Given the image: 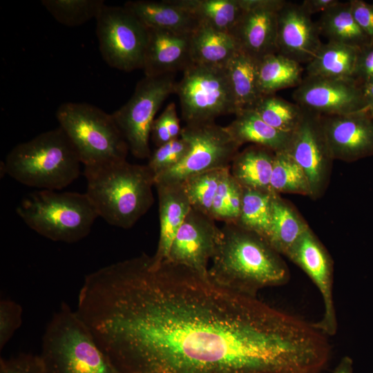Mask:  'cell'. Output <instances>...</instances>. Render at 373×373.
Returning <instances> with one entry per match:
<instances>
[{
    "instance_id": "9",
    "label": "cell",
    "mask_w": 373,
    "mask_h": 373,
    "mask_svg": "<svg viewBox=\"0 0 373 373\" xmlns=\"http://www.w3.org/2000/svg\"><path fill=\"white\" fill-rule=\"evenodd\" d=\"M176 84L173 74L144 76L127 102L111 113L135 157H150L149 138L155 115L166 98L175 93Z\"/></svg>"
},
{
    "instance_id": "6",
    "label": "cell",
    "mask_w": 373,
    "mask_h": 373,
    "mask_svg": "<svg viewBox=\"0 0 373 373\" xmlns=\"http://www.w3.org/2000/svg\"><path fill=\"white\" fill-rule=\"evenodd\" d=\"M17 214L34 231L55 242L75 243L90 232L98 214L87 195L38 189L26 195Z\"/></svg>"
},
{
    "instance_id": "19",
    "label": "cell",
    "mask_w": 373,
    "mask_h": 373,
    "mask_svg": "<svg viewBox=\"0 0 373 373\" xmlns=\"http://www.w3.org/2000/svg\"><path fill=\"white\" fill-rule=\"evenodd\" d=\"M148 28L149 37L142 70L156 77L182 70L192 64L191 34Z\"/></svg>"
},
{
    "instance_id": "13",
    "label": "cell",
    "mask_w": 373,
    "mask_h": 373,
    "mask_svg": "<svg viewBox=\"0 0 373 373\" xmlns=\"http://www.w3.org/2000/svg\"><path fill=\"white\" fill-rule=\"evenodd\" d=\"M285 256L307 274L321 294L324 313L314 326L327 336H334L338 321L333 296V262L327 249L309 228Z\"/></svg>"
},
{
    "instance_id": "7",
    "label": "cell",
    "mask_w": 373,
    "mask_h": 373,
    "mask_svg": "<svg viewBox=\"0 0 373 373\" xmlns=\"http://www.w3.org/2000/svg\"><path fill=\"white\" fill-rule=\"evenodd\" d=\"M59 127L84 166L126 160L128 144L112 114L85 102H64L56 111Z\"/></svg>"
},
{
    "instance_id": "17",
    "label": "cell",
    "mask_w": 373,
    "mask_h": 373,
    "mask_svg": "<svg viewBox=\"0 0 373 373\" xmlns=\"http://www.w3.org/2000/svg\"><path fill=\"white\" fill-rule=\"evenodd\" d=\"M321 123L332 159L353 162L373 155V119L367 111L321 115Z\"/></svg>"
},
{
    "instance_id": "38",
    "label": "cell",
    "mask_w": 373,
    "mask_h": 373,
    "mask_svg": "<svg viewBox=\"0 0 373 373\" xmlns=\"http://www.w3.org/2000/svg\"><path fill=\"white\" fill-rule=\"evenodd\" d=\"M22 323V307L15 301L2 298L0 300V350L12 338Z\"/></svg>"
},
{
    "instance_id": "36",
    "label": "cell",
    "mask_w": 373,
    "mask_h": 373,
    "mask_svg": "<svg viewBox=\"0 0 373 373\" xmlns=\"http://www.w3.org/2000/svg\"><path fill=\"white\" fill-rule=\"evenodd\" d=\"M242 189L227 169L219 183L215 195L211 217L216 221L236 223L240 213Z\"/></svg>"
},
{
    "instance_id": "22",
    "label": "cell",
    "mask_w": 373,
    "mask_h": 373,
    "mask_svg": "<svg viewBox=\"0 0 373 373\" xmlns=\"http://www.w3.org/2000/svg\"><path fill=\"white\" fill-rule=\"evenodd\" d=\"M235 115V119L225 127L239 144L242 146L245 143H252L275 153L286 150L291 133L271 127L252 108L242 109Z\"/></svg>"
},
{
    "instance_id": "45",
    "label": "cell",
    "mask_w": 373,
    "mask_h": 373,
    "mask_svg": "<svg viewBox=\"0 0 373 373\" xmlns=\"http://www.w3.org/2000/svg\"><path fill=\"white\" fill-rule=\"evenodd\" d=\"M362 90L367 105V112L373 119V82L364 85Z\"/></svg>"
},
{
    "instance_id": "29",
    "label": "cell",
    "mask_w": 373,
    "mask_h": 373,
    "mask_svg": "<svg viewBox=\"0 0 373 373\" xmlns=\"http://www.w3.org/2000/svg\"><path fill=\"white\" fill-rule=\"evenodd\" d=\"M357 52L355 48L328 41L307 64V75L352 79Z\"/></svg>"
},
{
    "instance_id": "23",
    "label": "cell",
    "mask_w": 373,
    "mask_h": 373,
    "mask_svg": "<svg viewBox=\"0 0 373 373\" xmlns=\"http://www.w3.org/2000/svg\"><path fill=\"white\" fill-rule=\"evenodd\" d=\"M275 152L258 145H252L234 157L230 172L242 187L270 191Z\"/></svg>"
},
{
    "instance_id": "41",
    "label": "cell",
    "mask_w": 373,
    "mask_h": 373,
    "mask_svg": "<svg viewBox=\"0 0 373 373\" xmlns=\"http://www.w3.org/2000/svg\"><path fill=\"white\" fill-rule=\"evenodd\" d=\"M352 14L361 28L373 38V3L362 0L349 1Z\"/></svg>"
},
{
    "instance_id": "25",
    "label": "cell",
    "mask_w": 373,
    "mask_h": 373,
    "mask_svg": "<svg viewBox=\"0 0 373 373\" xmlns=\"http://www.w3.org/2000/svg\"><path fill=\"white\" fill-rule=\"evenodd\" d=\"M316 24L320 34L329 41L360 49L373 41L355 21L350 1H338L322 12Z\"/></svg>"
},
{
    "instance_id": "40",
    "label": "cell",
    "mask_w": 373,
    "mask_h": 373,
    "mask_svg": "<svg viewBox=\"0 0 373 373\" xmlns=\"http://www.w3.org/2000/svg\"><path fill=\"white\" fill-rule=\"evenodd\" d=\"M352 79L361 88L373 82V41L358 49Z\"/></svg>"
},
{
    "instance_id": "4",
    "label": "cell",
    "mask_w": 373,
    "mask_h": 373,
    "mask_svg": "<svg viewBox=\"0 0 373 373\" xmlns=\"http://www.w3.org/2000/svg\"><path fill=\"white\" fill-rule=\"evenodd\" d=\"M81 164L73 144L59 126L15 146L3 166L4 173L23 185L59 191L78 178Z\"/></svg>"
},
{
    "instance_id": "12",
    "label": "cell",
    "mask_w": 373,
    "mask_h": 373,
    "mask_svg": "<svg viewBox=\"0 0 373 373\" xmlns=\"http://www.w3.org/2000/svg\"><path fill=\"white\" fill-rule=\"evenodd\" d=\"M293 98L301 108L322 116L367 111L362 88L352 79L306 75Z\"/></svg>"
},
{
    "instance_id": "21",
    "label": "cell",
    "mask_w": 373,
    "mask_h": 373,
    "mask_svg": "<svg viewBox=\"0 0 373 373\" xmlns=\"http://www.w3.org/2000/svg\"><path fill=\"white\" fill-rule=\"evenodd\" d=\"M123 6L149 28L191 34L200 26L191 14L173 3L171 0L128 1Z\"/></svg>"
},
{
    "instance_id": "27",
    "label": "cell",
    "mask_w": 373,
    "mask_h": 373,
    "mask_svg": "<svg viewBox=\"0 0 373 373\" xmlns=\"http://www.w3.org/2000/svg\"><path fill=\"white\" fill-rule=\"evenodd\" d=\"M191 14L200 25L231 33L244 11L242 0H171Z\"/></svg>"
},
{
    "instance_id": "28",
    "label": "cell",
    "mask_w": 373,
    "mask_h": 373,
    "mask_svg": "<svg viewBox=\"0 0 373 373\" xmlns=\"http://www.w3.org/2000/svg\"><path fill=\"white\" fill-rule=\"evenodd\" d=\"M309 226L287 202L274 193L271 226L267 242L280 254L285 255Z\"/></svg>"
},
{
    "instance_id": "10",
    "label": "cell",
    "mask_w": 373,
    "mask_h": 373,
    "mask_svg": "<svg viewBox=\"0 0 373 373\" xmlns=\"http://www.w3.org/2000/svg\"><path fill=\"white\" fill-rule=\"evenodd\" d=\"M180 136L188 142V153L177 165L156 175L155 184L181 182L195 174L230 168L241 146L215 122L186 124Z\"/></svg>"
},
{
    "instance_id": "31",
    "label": "cell",
    "mask_w": 373,
    "mask_h": 373,
    "mask_svg": "<svg viewBox=\"0 0 373 373\" xmlns=\"http://www.w3.org/2000/svg\"><path fill=\"white\" fill-rule=\"evenodd\" d=\"M242 189L240 213L236 224L267 241L271 226L273 192L246 187Z\"/></svg>"
},
{
    "instance_id": "18",
    "label": "cell",
    "mask_w": 373,
    "mask_h": 373,
    "mask_svg": "<svg viewBox=\"0 0 373 373\" xmlns=\"http://www.w3.org/2000/svg\"><path fill=\"white\" fill-rule=\"evenodd\" d=\"M316 23L300 5L285 1L278 12L276 53L308 64L323 44Z\"/></svg>"
},
{
    "instance_id": "35",
    "label": "cell",
    "mask_w": 373,
    "mask_h": 373,
    "mask_svg": "<svg viewBox=\"0 0 373 373\" xmlns=\"http://www.w3.org/2000/svg\"><path fill=\"white\" fill-rule=\"evenodd\" d=\"M227 169L195 174L181 182L191 208L211 217L213 200L219 183Z\"/></svg>"
},
{
    "instance_id": "43",
    "label": "cell",
    "mask_w": 373,
    "mask_h": 373,
    "mask_svg": "<svg viewBox=\"0 0 373 373\" xmlns=\"http://www.w3.org/2000/svg\"><path fill=\"white\" fill-rule=\"evenodd\" d=\"M151 137L157 147L172 140L161 115L157 119H155L153 122Z\"/></svg>"
},
{
    "instance_id": "30",
    "label": "cell",
    "mask_w": 373,
    "mask_h": 373,
    "mask_svg": "<svg viewBox=\"0 0 373 373\" xmlns=\"http://www.w3.org/2000/svg\"><path fill=\"white\" fill-rule=\"evenodd\" d=\"M300 64L278 53L266 55L259 61L258 84L262 95L298 86L302 80Z\"/></svg>"
},
{
    "instance_id": "11",
    "label": "cell",
    "mask_w": 373,
    "mask_h": 373,
    "mask_svg": "<svg viewBox=\"0 0 373 373\" xmlns=\"http://www.w3.org/2000/svg\"><path fill=\"white\" fill-rule=\"evenodd\" d=\"M95 20L99 49L105 62L124 72L142 69L148 28L124 6L105 4Z\"/></svg>"
},
{
    "instance_id": "44",
    "label": "cell",
    "mask_w": 373,
    "mask_h": 373,
    "mask_svg": "<svg viewBox=\"0 0 373 373\" xmlns=\"http://www.w3.org/2000/svg\"><path fill=\"white\" fill-rule=\"evenodd\" d=\"M338 1L337 0H305L300 6L307 14L311 16L318 12H323Z\"/></svg>"
},
{
    "instance_id": "2",
    "label": "cell",
    "mask_w": 373,
    "mask_h": 373,
    "mask_svg": "<svg viewBox=\"0 0 373 373\" xmlns=\"http://www.w3.org/2000/svg\"><path fill=\"white\" fill-rule=\"evenodd\" d=\"M221 231L208 269L215 282L251 296H258L264 288L288 282L287 266L262 237L235 223L224 224Z\"/></svg>"
},
{
    "instance_id": "42",
    "label": "cell",
    "mask_w": 373,
    "mask_h": 373,
    "mask_svg": "<svg viewBox=\"0 0 373 373\" xmlns=\"http://www.w3.org/2000/svg\"><path fill=\"white\" fill-rule=\"evenodd\" d=\"M161 115L164 120L171 139L179 137L182 128L180 126V120L177 114L175 104L173 102L169 104Z\"/></svg>"
},
{
    "instance_id": "37",
    "label": "cell",
    "mask_w": 373,
    "mask_h": 373,
    "mask_svg": "<svg viewBox=\"0 0 373 373\" xmlns=\"http://www.w3.org/2000/svg\"><path fill=\"white\" fill-rule=\"evenodd\" d=\"M189 149L188 142L180 136L157 147L151 152L146 164L155 178L180 163L186 156Z\"/></svg>"
},
{
    "instance_id": "16",
    "label": "cell",
    "mask_w": 373,
    "mask_h": 373,
    "mask_svg": "<svg viewBox=\"0 0 373 373\" xmlns=\"http://www.w3.org/2000/svg\"><path fill=\"white\" fill-rule=\"evenodd\" d=\"M244 11L231 32L238 49L257 60L276 53L278 12L283 0H242Z\"/></svg>"
},
{
    "instance_id": "46",
    "label": "cell",
    "mask_w": 373,
    "mask_h": 373,
    "mask_svg": "<svg viewBox=\"0 0 373 373\" xmlns=\"http://www.w3.org/2000/svg\"><path fill=\"white\" fill-rule=\"evenodd\" d=\"M334 373H354L352 359L349 356H343L336 367Z\"/></svg>"
},
{
    "instance_id": "34",
    "label": "cell",
    "mask_w": 373,
    "mask_h": 373,
    "mask_svg": "<svg viewBox=\"0 0 373 373\" xmlns=\"http://www.w3.org/2000/svg\"><path fill=\"white\" fill-rule=\"evenodd\" d=\"M41 3L57 21L68 27L96 19L106 4L103 0H42Z\"/></svg>"
},
{
    "instance_id": "33",
    "label": "cell",
    "mask_w": 373,
    "mask_h": 373,
    "mask_svg": "<svg viewBox=\"0 0 373 373\" xmlns=\"http://www.w3.org/2000/svg\"><path fill=\"white\" fill-rule=\"evenodd\" d=\"M271 191L310 195L307 178L301 167L285 151L274 154L270 180Z\"/></svg>"
},
{
    "instance_id": "3",
    "label": "cell",
    "mask_w": 373,
    "mask_h": 373,
    "mask_svg": "<svg viewBox=\"0 0 373 373\" xmlns=\"http://www.w3.org/2000/svg\"><path fill=\"white\" fill-rule=\"evenodd\" d=\"M87 195L99 217L112 226L131 228L154 203L155 175L147 164L126 160L84 168Z\"/></svg>"
},
{
    "instance_id": "20",
    "label": "cell",
    "mask_w": 373,
    "mask_h": 373,
    "mask_svg": "<svg viewBox=\"0 0 373 373\" xmlns=\"http://www.w3.org/2000/svg\"><path fill=\"white\" fill-rule=\"evenodd\" d=\"M159 204L160 236L154 262L166 260L173 240L191 206L182 182L155 183Z\"/></svg>"
},
{
    "instance_id": "8",
    "label": "cell",
    "mask_w": 373,
    "mask_h": 373,
    "mask_svg": "<svg viewBox=\"0 0 373 373\" xmlns=\"http://www.w3.org/2000/svg\"><path fill=\"white\" fill-rule=\"evenodd\" d=\"M175 93L186 124L215 122L218 117L237 113L225 67L192 63L183 71Z\"/></svg>"
},
{
    "instance_id": "26",
    "label": "cell",
    "mask_w": 373,
    "mask_h": 373,
    "mask_svg": "<svg viewBox=\"0 0 373 373\" xmlns=\"http://www.w3.org/2000/svg\"><path fill=\"white\" fill-rule=\"evenodd\" d=\"M258 64L259 60L238 49L225 66L237 112L251 108L262 96L258 84Z\"/></svg>"
},
{
    "instance_id": "39",
    "label": "cell",
    "mask_w": 373,
    "mask_h": 373,
    "mask_svg": "<svg viewBox=\"0 0 373 373\" xmlns=\"http://www.w3.org/2000/svg\"><path fill=\"white\" fill-rule=\"evenodd\" d=\"M0 373H45L39 354L22 352L8 358H1Z\"/></svg>"
},
{
    "instance_id": "14",
    "label": "cell",
    "mask_w": 373,
    "mask_h": 373,
    "mask_svg": "<svg viewBox=\"0 0 373 373\" xmlns=\"http://www.w3.org/2000/svg\"><path fill=\"white\" fill-rule=\"evenodd\" d=\"M216 220L193 208L179 229L166 260L202 274H208L209 264L221 238Z\"/></svg>"
},
{
    "instance_id": "1",
    "label": "cell",
    "mask_w": 373,
    "mask_h": 373,
    "mask_svg": "<svg viewBox=\"0 0 373 373\" xmlns=\"http://www.w3.org/2000/svg\"><path fill=\"white\" fill-rule=\"evenodd\" d=\"M77 312L117 373H323L313 325L143 253L85 276Z\"/></svg>"
},
{
    "instance_id": "32",
    "label": "cell",
    "mask_w": 373,
    "mask_h": 373,
    "mask_svg": "<svg viewBox=\"0 0 373 373\" xmlns=\"http://www.w3.org/2000/svg\"><path fill=\"white\" fill-rule=\"evenodd\" d=\"M271 127L287 133L294 132L301 123L305 109L275 94L262 95L251 108Z\"/></svg>"
},
{
    "instance_id": "24",
    "label": "cell",
    "mask_w": 373,
    "mask_h": 373,
    "mask_svg": "<svg viewBox=\"0 0 373 373\" xmlns=\"http://www.w3.org/2000/svg\"><path fill=\"white\" fill-rule=\"evenodd\" d=\"M190 40L192 63L199 65L225 67L238 50L231 34L208 26L200 25Z\"/></svg>"
},
{
    "instance_id": "15",
    "label": "cell",
    "mask_w": 373,
    "mask_h": 373,
    "mask_svg": "<svg viewBox=\"0 0 373 373\" xmlns=\"http://www.w3.org/2000/svg\"><path fill=\"white\" fill-rule=\"evenodd\" d=\"M305 111L304 117L291 133L285 151L301 167L307 178L311 196L315 197L325 185L333 159L324 137L321 115Z\"/></svg>"
},
{
    "instance_id": "5",
    "label": "cell",
    "mask_w": 373,
    "mask_h": 373,
    "mask_svg": "<svg viewBox=\"0 0 373 373\" xmlns=\"http://www.w3.org/2000/svg\"><path fill=\"white\" fill-rule=\"evenodd\" d=\"M39 355L45 373H117L77 311L66 303L47 324Z\"/></svg>"
}]
</instances>
